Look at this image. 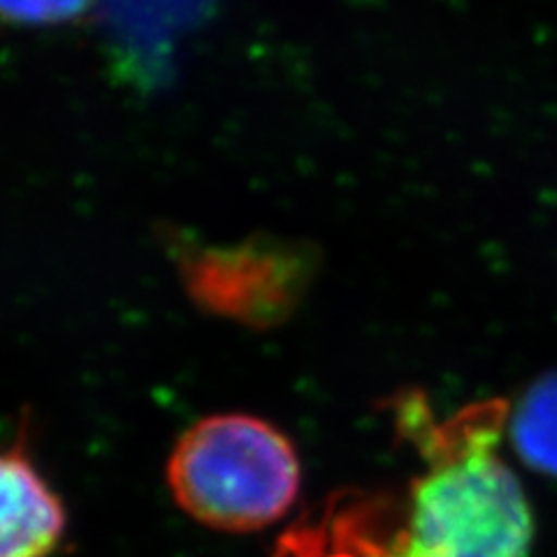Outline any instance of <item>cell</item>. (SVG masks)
<instances>
[{
	"mask_svg": "<svg viewBox=\"0 0 557 557\" xmlns=\"http://www.w3.org/2000/svg\"><path fill=\"white\" fill-rule=\"evenodd\" d=\"M509 432L522 462L557 479V372L536 379L522 393L509 413Z\"/></svg>",
	"mask_w": 557,
	"mask_h": 557,
	"instance_id": "cell-5",
	"label": "cell"
},
{
	"mask_svg": "<svg viewBox=\"0 0 557 557\" xmlns=\"http://www.w3.org/2000/svg\"><path fill=\"white\" fill-rule=\"evenodd\" d=\"M293 442L265 418L214 413L174 444L168 487L177 507L216 532H258L282 520L300 495Z\"/></svg>",
	"mask_w": 557,
	"mask_h": 557,
	"instance_id": "cell-2",
	"label": "cell"
},
{
	"mask_svg": "<svg viewBox=\"0 0 557 557\" xmlns=\"http://www.w3.org/2000/svg\"><path fill=\"white\" fill-rule=\"evenodd\" d=\"M184 276L188 293L207 311L251 327H272L288 319L307 282L298 256L265 247L188 256Z\"/></svg>",
	"mask_w": 557,
	"mask_h": 557,
	"instance_id": "cell-3",
	"label": "cell"
},
{
	"mask_svg": "<svg viewBox=\"0 0 557 557\" xmlns=\"http://www.w3.org/2000/svg\"><path fill=\"white\" fill-rule=\"evenodd\" d=\"M61 497L22 446L0 450V557H49L63 542Z\"/></svg>",
	"mask_w": 557,
	"mask_h": 557,
	"instance_id": "cell-4",
	"label": "cell"
},
{
	"mask_svg": "<svg viewBox=\"0 0 557 557\" xmlns=\"http://www.w3.org/2000/svg\"><path fill=\"white\" fill-rule=\"evenodd\" d=\"M94 0H0V24L57 26L73 22Z\"/></svg>",
	"mask_w": 557,
	"mask_h": 557,
	"instance_id": "cell-6",
	"label": "cell"
},
{
	"mask_svg": "<svg viewBox=\"0 0 557 557\" xmlns=\"http://www.w3.org/2000/svg\"><path fill=\"white\" fill-rule=\"evenodd\" d=\"M428 462L405 499L337 504L323 525L300 528L311 557H528L534 522L525 493L497 456L509 409L499 399L446 423L403 407Z\"/></svg>",
	"mask_w": 557,
	"mask_h": 557,
	"instance_id": "cell-1",
	"label": "cell"
}]
</instances>
